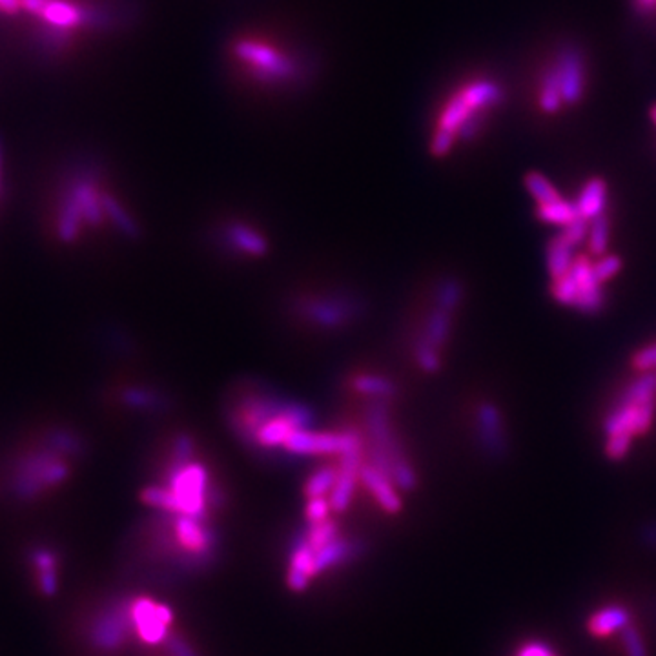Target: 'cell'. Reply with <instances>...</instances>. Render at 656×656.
<instances>
[{
  "mask_svg": "<svg viewBox=\"0 0 656 656\" xmlns=\"http://www.w3.org/2000/svg\"><path fill=\"white\" fill-rule=\"evenodd\" d=\"M571 248H580L587 243V235H589V221L578 217L572 223L562 226V232L558 234Z\"/></svg>",
  "mask_w": 656,
  "mask_h": 656,
  "instance_id": "obj_41",
  "label": "cell"
},
{
  "mask_svg": "<svg viewBox=\"0 0 656 656\" xmlns=\"http://www.w3.org/2000/svg\"><path fill=\"white\" fill-rule=\"evenodd\" d=\"M359 480L363 482V485L372 492V496L376 498V501L379 503V507L388 512V514H398L403 507L402 498L398 494V487L394 483L383 471H379L377 467H374L372 464H363L361 473H359Z\"/></svg>",
  "mask_w": 656,
  "mask_h": 656,
  "instance_id": "obj_15",
  "label": "cell"
},
{
  "mask_svg": "<svg viewBox=\"0 0 656 656\" xmlns=\"http://www.w3.org/2000/svg\"><path fill=\"white\" fill-rule=\"evenodd\" d=\"M551 294H553V297H554L556 303H560L563 306H569V308H574L576 303H578V297H580L578 285H576V281L572 279L571 274H567V276L553 281Z\"/></svg>",
  "mask_w": 656,
  "mask_h": 656,
  "instance_id": "obj_37",
  "label": "cell"
},
{
  "mask_svg": "<svg viewBox=\"0 0 656 656\" xmlns=\"http://www.w3.org/2000/svg\"><path fill=\"white\" fill-rule=\"evenodd\" d=\"M46 4H48V0H21V6L22 8H26L30 13L39 15V17L42 15Z\"/></svg>",
  "mask_w": 656,
  "mask_h": 656,
  "instance_id": "obj_48",
  "label": "cell"
},
{
  "mask_svg": "<svg viewBox=\"0 0 656 656\" xmlns=\"http://www.w3.org/2000/svg\"><path fill=\"white\" fill-rule=\"evenodd\" d=\"M281 416H292L301 430L314 429L315 423L314 412L306 405L265 392L246 394V396L239 402V405H235L230 411L226 421L235 438L250 448L255 432L265 423Z\"/></svg>",
  "mask_w": 656,
  "mask_h": 656,
  "instance_id": "obj_2",
  "label": "cell"
},
{
  "mask_svg": "<svg viewBox=\"0 0 656 656\" xmlns=\"http://www.w3.org/2000/svg\"><path fill=\"white\" fill-rule=\"evenodd\" d=\"M338 476H340V467H334V465L319 467L306 480L305 496L310 500V498H321L326 492H332V489L338 482Z\"/></svg>",
  "mask_w": 656,
  "mask_h": 656,
  "instance_id": "obj_33",
  "label": "cell"
},
{
  "mask_svg": "<svg viewBox=\"0 0 656 656\" xmlns=\"http://www.w3.org/2000/svg\"><path fill=\"white\" fill-rule=\"evenodd\" d=\"M622 259L615 253H604L600 257H597L593 261V269H595V274H597V279L604 285L607 281H611L613 278L618 276V272L622 270Z\"/></svg>",
  "mask_w": 656,
  "mask_h": 656,
  "instance_id": "obj_39",
  "label": "cell"
},
{
  "mask_svg": "<svg viewBox=\"0 0 656 656\" xmlns=\"http://www.w3.org/2000/svg\"><path fill=\"white\" fill-rule=\"evenodd\" d=\"M40 17L55 30L66 31L77 28L83 21H88V12H83L79 6L66 3V0H48Z\"/></svg>",
  "mask_w": 656,
  "mask_h": 656,
  "instance_id": "obj_23",
  "label": "cell"
},
{
  "mask_svg": "<svg viewBox=\"0 0 656 656\" xmlns=\"http://www.w3.org/2000/svg\"><path fill=\"white\" fill-rule=\"evenodd\" d=\"M476 438L482 450L491 459H501L509 452V439L505 432L503 416L492 402H483L476 409Z\"/></svg>",
  "mask_w": 656,
  "mask_h": 656,
  "instance_id": "obj_11",
  "label": "cell"
},
{
  "mask_svg": "<svg viewBox=\"0 0 656 656\" xmlns=\"http://www.w3.org/2000/svg\"><path fill=\"white\" fill-rule=\"evenodd\" d=\"M633 365L640 372H654L656 370V343L643 347L633 356Z\"/></svg>",
  "mask_w": 656,
  "mask_h": 656,
  "instance_id": "obj_44",
  "label": "cell"
},
{
  "mask_svg": "<svg viewBox=\"0 0 656 656\" xmlns=\"http://www.w3.org/2000/svg\"><path fill=\"white\" fill-rule=\"evenodd\" d=\"M352 388L363 396H368L372 400H379V402H388L398 394V386L394 385V381H390L385 376H377V374H359L352 379Z\"/></svg>",
  "mask_w": 656,
  "mask_h": 656,
  "instance_id": "obj_26",
  "label": "cell"
},
{
  "mask_svg": "<svg viewBox=\"0 0 656 656\" xmlns=\"http://www.w3.org/2000/svg\"><path fill=\"white\" fill-rule=\"evenodd\" d=\"M120 402L129 409L143 412H163L170 407L166 394L152 386H128L120 392Z\"/></svg>",
  "mask_w": 656,
  "mask_h": 656,
  "instance_id": "obj_21",
  "label": "cell"
},
{
  "mask_svg": "<svg viewBox=\"0 0 656 656\" xmlns=\"http://www.w3.org/2000/svg\"><path fill=\"white\" fill-rule=\"evenodd\" d=\"M173 523V538L186 551L188 567H205L216 553L217 536L203 518L177 514Z\"/></svg>",
  "mask_w": 656,
  "mask_h": 656,
  "instance_id": "obj_9",
  "label": "cell"
},
{
  "mask_svg": "<svg viewBox=\"0 0 656 656\" xmlns=\"http://www.w3.org/2000/svg\"><path fill=\"white\" fill-rule=\"evenodd\" d=\"M523 184H525V190H527L529 195L535 199L536 207L549 205V203L562 199V195L556 190V186L540 172H529L523 177Z\"/></svg>",
  "mask_w": 656,
  "mask_h": 656,
  "instance_id": "obj_31",
  "label": "cell"
},
{
  "mask_svg": "<svg viewBox=\"0 0 656 656\" xmlns=\"http://www.w3.org/2000/svg\"><path fill=\"white\" fill-rule=\"evenodd\" d=\"M288 456H345L352 452H365V441L356 430L343 432H317L294 430L283 445Z\"/></svg>",
  "mask_w": 656,
  "mask_h": 656,
  "instance_id": "obj_7",
  "label": "cell"
},
{
  "mask_svg": "<svg viewBox=\"0 0 656 656\" xmlns=\"http://www.w3.org/2000/svg\"><path fill=\"white\" fill-rule=\"evenodd\" d=\"M607 199H609V188L604 179L593 177L585 181L574 201L578 216L589 223L604 216L607 210Z\"/></svg>",
  "mask_w": 656,
  "mask_h": 656,
  "instance_id": "obj_16",
  "label": "cell"
},
{
  "mask_svg": "<svg viewBox=\"0 0 656 656\" xmlns=\"http://www.w3.org/2000/svg\"><path fill=\"white\" fill-rule=\"evenodd\" d=\"M631 625V613L622 606H606L590 615L587 620V631L595 638H607L611 634L622 633Z\"/></svg>",
  "mask_w": 656,
  "mask_h": 656,
  "instance_id": "obj_19",
  "label": "cell"
},
{
  "mask_svg": "<svg viewBox=\"0 0 656 656\" xmlns=\"http://www.w3.org/2000/svg\"><path fill=\"white\" fill-rule=\"evenodd\" d=\"M141 498L146 505H150L154 509L177 514V500H175V494L170 487H157V485L146 487L141 492Z\"/></svg>",
  "mask_w": 656,
  "mask_h": 656,
  "instance_id": "obj_36",
  "label": "cell"
},
{
  "mask_svg": "<svg viewBox=\"0 0 656 656\" xmlns=\"http://www.w3.org/2000/svg\"><path fill=\"white\" fill-rule=\"evenodd\" d=\"M609 241H611V221L604 214L589 223V235H587V243H585L589 255L600 257V255L607 253Z\"/></svg>",
  "mask_w": 656,
  "mask_h": 656,
  "instance_id": "obj_32",
  "label": "cell"
},
{
  "mask_svg": "<svg viewBox=\"0 0 656 656\" xmlns=\"http://www.w3.org/2000/svg\"><path fill=\"white\" fill-rule=\"evenodd\" d=\"M569 274L572 276V279L576 281L578 290H580V297H578L574 310H578L581 314H589V315L598 314L604 308L606 297L602 292V283L597 279L593 261H590V257L576 255Z\"/></svg>",
  "mask_w": 656,
  "mask_h": 656,
  "instance_id": "obj_14",
  "label": "cell"
},
{
  "mask_svg": "<svg viewBox=\"0 0 656 656\" xmlns=\"http://www.w3.org/2000/svg\"><path fill=\"white\" fill-rule=\"evenodd\" d=\"M168 487L173 491L177 500V514L205 518L208 509V473L207 469L190 462L184 467L166 473Z\"/></svg>",
  "mask_w": 656,
  "mask_h": 656,
  "instance_id": "obj_8",
  "label": "cell"
},
{
  "mask_svg": "<svg viewBox=\"0 0 656 656\" xmlns=\"http://www.w3.org/2000/svg\"><path fill=\"white\" fill-rule=\"evenodd\" d=\"M585 68L576 49L562 51L540 81L538 102L545 113H554L565 104H576L583 97Z\"/></svg>",
  "mask_w": 656,
  "mask_h": 656,
  "instance_id": "obj_5",
  "label": "cell"
},
{
  "mask_svg": "<svg viewBox=\"0 0 656 656\" xmlns=\"http://www.w3.org/2000/svg\"><path fill=\"white\" fill-rule=\"evenodd\" d=\"M70 193L74 195V199L77 201V205L83 212L84 223L92 228L101 226L106 217V212H104V205H102L104 193H101L97 190V184L90 177H83V179L75 181Z\"/></svg>",
  "mask_w": 656,
  "mask_h": 656,
  "instance_id": "obj_17",
  "label": "cell"
},
{
  "mask_svg": "<svg viewBox=\"0 0 656 656\" xmlns=\"http://www.w3.org/2000/svg\"><path fill=\"white\" fill-rule=\"evenodd\" d=\"M314 560H315V551L308 544V538L305 535L297 540L294 553H292V565H290V572H288L290 589H294V590L306 589L308 580L315 574Z\"/></svg>",
  "mask_w": 656,
  "mask_h": 656,
  "instance_id": "obj_20",
  "label": "cell"
},
{
  "mask_svg": "<svg viewBox=\"0 0 656 656\" xmlns=\"http://www.w3.org/2000/svg\"><path fill=\"white\" fill-rule=\"evenodd\" d=\"M328 509H331V501H326L324 496L321 498H310L306 503V518L310 523H319L324 521L328 516Z\"/></svg>",
  "mask_w": 656,
  "mask_h": 656,
  "instance_id": "obj_45",
  "label": "cell"
},
{
  "mask_svg": "<svg viewBox=\"0 0 656 656\" xmlns=\"http://www.w3.org/2000/svg\"><path fill=\"white\" fill-rule=\"evenodd\" d=\"M503 92L491 79H473L457 88L438 113L436 129L430 139V152L445 157L456 141H471L482 129L485 115L501 102Z\"/></svg>",
  "mask_w": 656,
  "mask_h": 656,
  "instance_id": "obj_1",
  "label": "cell"
},
{
  "mask_svg": "<svg viewBox=\"0 0 656 656\" xmlns=\"http://www.w3.org/2000/svg\"><path fill=\"white\" fill-rule=\"evenodd\" d=\"M166 645L172 656H197V652L181 636H170Z\"/></svg>",
  "mask_w": 656,
  "mask_h": 656,
  "instance_id": "obj_47",
  "label": "cell"
},
{
  "mask_svg": "<svg viewBox=\"0 0 656 656\" xmlns=\"http://www.w3.org/2000/svg\"><path fill=\"white\" fill-rule=\"evenodd\" d=\"M574 248H571L560 235H554L545 248V267L553 281L569 274L574 262Z\"/></svg>",
  "mask_w": 656,
  "mask_h": 656,
  "instance_id": "obj_24",
  "label": "cell"
},
{
  "mask_svg": "<svg viewBox=\"0 0 656 656\" xmlns=\"http://www.w3.org/2000/svg\"><path fill=\"white\" fill-rule=\"evenodd\" d=\"M31 562H33V567L37 571V581H39L42 595H46V597L55 595V590H57V567H58L57 554L53 551H49L48 547H39L31 553Z\"/></svg>",
  "mask_w": 656,
  "mask_h": 656,
  "instance_id": "obj_25",
  "label": "cell"
},
{
  "mask_svg": "<svg viewBox=\"0 0 656 656\" xmlns=\"http://www.w3.org/2000/svg\"><path fill=\"white\" fill-rule=\"evenodd\" d=\"M631 443H633V436H629V434L607 436V441H606V456L609 459H613V462H620V459H624L629 454Z\"/></svg>",
  "mask_w": 656,
  "mask_h": 656,
  "instance_id": "obj_42",
  "label": "cell"
},
{
  "mask_svg": "<svg viewBox=\"0 0 656 656\" xmlns=\"http://www.w3.org/2000/svg\"><path fill=\"white\" fill-rule=\"evenodd\" d=\"M622 640H624L627 656H647V649H645L643 638H642L640 631L634 625H627L622 631Z\"/></svg>",
  "mask_w": 656,
  "mask_h": 656,
  "instance_id": "obj_43",
  "label": "cell"
},
{
  "mask_svg": "<svg viewBox=\"0 0 656 656\" xmlns=\"http://www.w3.org/2000/svg\"><path fill=\"white\" fill-rule=\"evenodd\" d=\"M416 361L420 365V368L427 374H436L441 368V358H439V350L430 347L429 343H425L423 340H418L416 343V350H414Z\"/></svg>",
  "mask_w": 656,
  "mask_h": 656,
  "instance_id": "obj_40",
  "label": "cell"
},
{
  "mask_svg": "<svg viewBox=\"0 0 656 656\" xmlns=\"http://www.w3.org/2000/svg\"><path fill=\"white\" fill-rule=\"evenodd\" d=\"M42 441L48 448H51L53 452L60 454L66 459L83 457L88 450L86 439L81 434H77L75 430L66 429V427H55V429L46 430Z\"/></svg>",
  "mask_w": 656,
  "mask_h": 656,
  "instance_id": "obj_22",
  "label": "cell"
},
{
  "mask_svg": "<svg viewBox=\"0 0 656 656\" xmlns=\"http://www.w3.org/2000/svg\"><path fill=\"white\" fill-rule=\"evenodd\" d=\"M131 616H134L136 631L146 643L163 642L173 618L172 611L166 606L155 604L150 598H137L131 602Z\"/></svg>",
  "mask_w": 656,
  "mask_h": 656,
  "instance_id": "obj_13",
  "label": "cell"
},
{
  "mask_svg": "<svg viewBox=\"0 0 656 656\" xmlns=\"http://www.w3.org/2000/svg\"><path fill=\"white\" fill-rule=\"evenodd\" d=\"M645 540L651 542L654 547H656V525H652V527H649L645 531Z\"/></svg>",
  "mask_w": 656,
  "mask_h": 656,
  "instance_id": "obj_51",
  "label": "cell"
},
{
  "mask_svg": "<svg viewBox=\"0 0 656 656\" xmlns=\"http://www.w3.org/2000/svg\"><path fill=\"white\" fill-rule=\"evenodd\" d=\"M308 544L314 547V551H319L321 547H324L326 544H331L334 538H338V527L336 523L332 521H319V523H312L310 531L306 533Z\"/></svg>",
  "mask_w": 656,
  "mask_h": 656,
  "instance_id": "obj_38",
  "label": "cell"
},
{
  "mask_svg": "<svg viewBox=\"0 0 656 656\" xmlns=\"http://www.w3.org/2000/svg\"><path fill=\"white\" fill-rule=\"evenodd\" d=\"M516 656H556V652L553 651V647L549 643L535 640V642H525L518 649Z\"/></svg>",
  "mask_w": 656,
  "mask_h": 656,
  "instance_id": "obj_46",
  "label": "cell"
},
{
  "mask_svg": "<svg viewBox=\"0 0 656 656\" xmlns=\"http://www.w3.org/2000/svg\"><path fill=\"white\" fill-rule=\"evenodd\" d=\"M356 553H358V547L350 540H345L340 536L334 538L331 544H326L324 547L315 551V560H314L315 574L350 560V556Z\"/></svg>",
  "mask_w": 656,
  "mask_h": 656,
  "instance_id": "obj_27",
  "label": "cell"
},
{
  "mask_svg": "<svg viewBox=\"0 0 656 656\" xmlns=\"http://www.w3.org/2000/svg\"><path fill=\"white\" fill-rule=\"evenodd\" d=\"M223 237L226 244L241 253L250 257H262L269 252V243L257 230L243 223H230L223 228Z\"/></svg>",
  "mask_w": 656,
  "mask_h": 656,
  "instance_id": "obj_18",
  "label": "cell"
},
{
  "mask_svg": "<svg viewBox=\"0 0 656 656\" xmlns=\"http://www.w3.org/2000/svg\"><path fill=\"white\" fill-rule=\"evenodd\" d=\"M634 6L642 13H651L656 10V0H634Z\"/></svg>",
  "mask_w": 656,
  "mask_h": 656,
  "instance_id": "obj_50",
  "label": "cell"
},
{
  "mask_svg": "<svg viewBox=\"0 0 656 656\" xmlns=\"http://www.w3.org/2000/svg\"><path fill=\"white\" fill-rule=\"evenodd\" d=\"M232 57L252 79L262 84H288L301 75L297 60L281 46L269 40L252 37L239 39L232 48Z\"/></svg>",
  "mask_w": 656,
  "mask_h": 656,
  "instance_id": "obj_4",
  "label": "cell"
},
{
  "mask_svg": "<svg viewBox=\"0 0 656 656\" xmlns=\"http://www.w3.org/2000/svg\"><path fill=\"white\" fill-rule=\"evenodd\" d=\"M365 303L352 294L338 292L326 296L305 297L297 303V312L308 323L324 328V331H338L361 317Z\"/></svg>",
  "mask_w": 656,
  "mask_h": 656,
  "instance_id": "obj_6",
  "label": "cell"
},
{
  "mask_svg": "<svg viewBox=\"0 0 656 656\" xmlns=\"http://www.w3.org/2000/svg\"><path fill=\"white\" fill-rule=\"evenodd\" d=\"M134 616H131V602H120L106 609L93 624L90 640L102 651H115L134 629Z\"/></svg>",
  "mask_w": 656,
  "mask_h": 656,
  "instance_id": "obj_10",
  "label": "cell"
},
{
  "mask_svg": "<svg viewBox=\"0 0 656 656\" xmlns=\"http://www.w3.org/2000/svg\"><path fill=\"white\" fill-rule=\"evenodd\" d=\"M450 328H452V314L434 306L427 317L425 331L420 340H423L425 343H429L430 347L439 350L450 336Z\"/></svg>",
  "mask_w": 656,
  "mask_h": 656,
  "instance_id": "obj_28",
  "label": "cell"
},
{
  "mask_svg": "<svg viewBox=\"0 0 656 656\" xmlns=\"http://www.w3.org/2000/svg\"><path fill=\"white\" fill-rule=\"evenodd\" d=\"M654 411H656V398L647 400L643 403H620L618 402L604 421L606 436L629 434L634 438V436L647 432L649 427L652 425Z\"/></svg>",
  "mask_w": 656,
  "mask_h": 656,
  "instance_id": "obj_12",
  "label": "cell"
},
{
  "mask_svg": "<svg viewBox=\"0 0 656 656\" xmlns=\"http://www.w3.org/2000/svg\"><path fill=\"white\" fill-rule=\"evenodd\" d=\"M70 462L51 448L39 447L15 457L12 487L17 498L35 500L70 478Z\"/></svg>",
  "mask_w": 656,
  "mask_h": 656,
  "instance_id": "obj_3",
  "label": "cell"
},
{
  "mask_svg": "<svg viewBox=\"0 0 656 656\" xmlns=\"http://www.w3.org/2000/svg\"><path fill=\"white\" fill-rule=\"evenodd\" d=\"M102 205H104V212L106 217L113 223V226L128 239H139L141 237V226L136 223V219L131 217L122 207L120 203L111 197L110 193L102 195Z\"/></svg>",
  "mask_w": 656,
  "mask_h": 656,
  "instance_id": "obj_29",
  "label": "cell"
},
{
  "mask_svg": "<svg viewBox=\"0 0 656 656\" xmlns=\"http://www.w3.org/2000/svg\"><path fill=\"white\" fill-rule=\"evenodd\" d=\"M193 454H195V441L188 432H181L175 436L173 441V448H172V462L166 473L175 471L179 467L188 465L190 462H193Z\"/></svg>",
  "mask_w": 656,
  "mask_h": 656,
  "instance_id": "obj_35",
  "label": "cell"
},
{
  "mask_svg": "<svg viewBox=\"0 0 656 656\" xmlns=\"http://www.w3.org/2000/svg\"><path fill=\"white\" fill-rule=\"evenodd\" d=\"M536 217L545 223V225H553V226H565L569 223H572L574 219H578V210L576 205L567 201V199H558L554 203L549 205H538L536 207Z\"/></svg>",
  "mask_w": 656,
  "mask_h": 656,
  "instance_id": "obj_30",
  "label": "cell"
},
{
  "mask_svg": "<svg viewBox=\"0 0 656 656\" xmlns=\"http://www.w3.org/2000/svg\"><path fill=\"white\" fill-rule=\"evenodd\" d=\"M464 296H465L464 285L454 278H447L438 285L436 306L452 314L459 305H462Z\"/></svg>",
  "mask_w": 656,
  "mask_h": 656,
  "instance_id": "obj_34",
  "label": "cell"
},
{
  "mask_svg": "<svg viewBox=\"0 0 656 656\" xmlns=\"http://www.w3.org/2000/svg\"><path fill=\"white\" fill-rule=\"evenodd\" d=\"M21 8V0H0V12L6 15H15Z\"/></svg>",
  "mask_w": 656,
  "mask_h": 656,
  "instance_id": "obj_49",
  "label": "cell"
},
{
  "mask_svg": "<svg viewBox=\"0 0 656 656\" xmlns=\"http://www.w3.org/2000/svg\"><path fill=\"white\" fill-rule=\"evenodd\" d=\"M649 115H651V120H652V122H654V126H656V104L651 108Z\"/></svg>",
  "mask_w": 656,
  "mask_h": 656,
  "instance_id": "obj_52",
  "label": "cell"
}]
</instances>
